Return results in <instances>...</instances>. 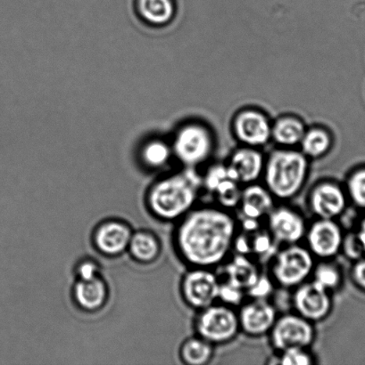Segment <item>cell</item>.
Instances as JSON below:
<instances>
[{"label":"cell","instance_id":"27","mask_svg":"<svg viewBox=\"0 0 365 365\" xmlns=\"http://www.w3.org/2000/svg\"><path fill=\"white\" fill-rule=\"evenodd\" d=\"M173 156L171 145L160 139H154L146 143L141 150L143 163L152 169L166 166Z\"/></svg>","mask_w":365,"mask_h":365},{"label":"cell","instance_id":"25","mask_svg":"<svg viewBox=\"0 0 365 365\" xmlns=\"http://www.w3.org/2000/svg\"><path fill=\"white\" fill-rule=\"evenodd\" d=\"M128 250L134 259L141 263H149L159 257L161 245L159 239L149 232L132 234Z\"/></svg>","mask_w":365,"mask_h":365},{"label":"cell","instance_id":"29","mask_svg":"<svg viewBox=\"0 0 365 365\" xmlns=\"http://www.w3.org/2000/svg\"><path fill=\"white\" fill-rule=\"evenodd\" d=\"M274 354V364L281 365H314L318 359L312 349L296 348Z\"/></svg>","mask_w":365,"mask_h":365},{"label":"cell","instance_id":"7","mask_svg":"<svg viewBox=\"0 0 365 365\" xmlns=\"http://www.w3.org/2000/svg\"><path fill=\"white\" fill-rule=\"evenodd\" d=\"M267 339L275 354L291 349H312L317 339L316 325L293 311L279 314Z\"/></svg>","mask_w":365,"mask_h":365},{"label":"cell","instance_id":"24","mask_svg":"<svg viewBox=\"0 0 365 365\" xmlns=\"http://www.w3.org/2000/svg\"><path fill=\"white\" fill-rule=\"evenodd\" d=\"M216 346L194 334L181 343L179 356L186 365H209L216 356Z\"/></svg>","mask_w":365,"mask_h":365},{"label":"cell","instance_id":"14","mask_svg":"<svg viewBox=\"0 0 365 365\" xmlns=\"http://www.w3.org/2000/svg\"><path fill=\"white\" fill-rule=\"evenodd\" d=\"M237 310L241 334L250 339L267 337L280 314L271 299L248 298Z\"/></svg>","mask_w":365,"mask_h":365},{"label":"cell","instance_id":"3","mask_svg":"<svg viewBox=\"0 0 365 365\" xmlns=\"http://www.w3.org/2000/svg\"><path fill=\"white\" fill-rule=\"evenodd\" d=\"M310 162L300 150H274L266 157L261 182L277 203L291 202L306 188L310 177Z\"/></svg>","mask_w":365,"mask_h":365},{"label":"cell","instance_id":"8","mask_svg":"<svg viewBox=\"0 0 365 365\" xmlns=\"http://www.w3.org/2000/svg\"><path fill=\"white\" fill-rule=\"evenodd\" d=\"M181 280V296L193 311L201 310L218 302L221 278L216 269L187 267Z\"/></svg>","mask_w":365,"mask_h":365},{"label":"cell","instance_id":"2","mask_svg":"<svg viewBox=\"0 0 365 365\" xmlns=\"http://www.w3.org/2000/svg\"><path fill=\"white\" fill-rule=\"evenodd\" d=\"M204 195L201 173L184 169L154 182L146 195L153 216L176 223L200 203Z\"/></svg>","mask_w":365,"mask_h":365},{"label":"cell","instance_id":"26","mask_svg":"<svg viewBox=\"0 0 365 365\" xmlns=\"http://www.w3.org/2000/svg\"><path fill=\"white\" fill-rule=\"evenodd\" d=\"M311 279L334 294L342 287L344 273L336 259L316 260Z\"/></svg>","mask_w":365,"mask_h":365},{"label":"cell","instance_id":"28","mask_svg":"<svg viewBox=\"0 0 365 365\" xmlns=\"http://www.w3.org/2000/svg\"><path fill=\"white\" fill-rule=\"evenodd\" d=\"M344 185L349 203L365 210V169L353 171L349 174Z\"/></svg>","mask_w":365,"mask_h":365},{"label":"cell","instance_id":"19","mask_svg":"<svg viewBox=\"0 0 365 365\" xmlns=\"http://www.w3.org/2000/svg\"><path fill=\"white\" fill-rule=\"evenodd\" d=\"M132 234L127 224L111 220L96 229L93 241L96 248L104 255L118 256L128 250Z\"/></svg>","mask_w":365,"mask_h":365},{"label":"cell","instance_id":"1","mask_svg":"<svg viewBox=\"0 0 365 365\" xmlns=\"http://www.w3.org/2000/svg\"><path fill=\"white\" fill-rule=\"evenodd\" d=\"M239 231L235 211L199 203L175 223V252L187 267L217 269L234 254Z\"/></svg>","mask_w":365,"mask_h":365},{"label":"cell","instance_id":"23","mask_svg":"<svg viewBox=\"0 0 365 365\" xmlns=\"http://www.w3.org/2000/svg\"><path fill=\"white\" fill-rule=\"evenodd\" d=\"M334 144L331 132L323 127L306 128L300 142V151L310 160H319L330 153Z\"/></svg>","mask_w":365,"mask_h":365},{"label":"cell","instance_id":"4","mask_svg":"<svg viewBox=\"0 0 365 365\" xmlns=\"http://www.w3.org/2000/svg\"><path fill=\"white\" fill-rule=\"evenodd\" d=\"M316 259L301 243L279 247L267 262V272L277 289L292 291L312 278Z\"/></svg>","mask_w":365,"mask_h":365},{"label":"cell","instance_id":"33","mask_svg":"<svg viewBox=\"0 0 365 365\" xmlns=\"http://www.w3.org/2000/svg\"><path fill=\"white\" fill-rule=\"evenodd\" d=\"M99 273V268L98 264L92 260H84L78 264L76 274L78 275V280L89 281L93 280L98 277Z\"/></svg>","mask_w":365,"mask_h":365},{"label":"cell","instance_id":"16","mask_svg":"<svg viewBox=\"0 0 365 365\" xmlns=\"http://www.w3.org/2000/svg\"><path fill=\"white\" fill-rule=\"evenodd\" d=\"M225 163L235 180L245 186L262 180L266 156L260 148L241 145L231 153Z\"/></svg>","mask_w":365,"mask_h":365},{"label":"cell","instance_id":"6","mask_svg":"<svg viewBox=\"0 0 365 365\" xmlns=\"http://www.w3.org/2000/svg\"><path fill=\"white\" fill-rule=\"evenodd\" d=\"M171 145L174 156L185 169L198 170L213 156L216 139L207 125L192 121L179 128Z\"/></svg>","mask_w":365,"mask_h":365},{"label":"cell","instance_id":"15","mask_svg":"<svg viewBox=\"0 0 365 365\" xmlns=\"http://www.w3.org/2000/svg\"><path fill=\"white\" fill-rule=\"evenodd\" d=\"M271 123L262 110L245 108L236 114L232 131L241 145L261 148L271 140Z\"/></svg>","mask_w":365,"mask_h":365},{"label":"cell","instance_id":"30","mask_svg":"<svg viewBox=\"0 0 365 365\" xmlns=\"http://www.w3.org/2000/svg\"><path fill=\"white\" fill-rule=\"evenodd\" d=\"M246 299V292L242 289L221 280L218 302L238 309Z\"/></svg>","mask_w":365,"mask_h":365},{"label":"cell","instance_id":"32","mask_svg":"<svg viewBox=\"0 0 365 365\" xmlns=\"http://www.w3.org/2000/svg\"><path fill=\"white\" fill-rule=\"evenodd\" d=\"M276 289L269 275L262 273L252 287L246 292V296L252 299H270Z\"/></svg>","mask_w":365,"mask_h":365},{"label":"cell","instance_id":"5","mask_svg":"<svg viewBox=\"0 0 365 365\" xmlns=\"http://www.w3.org/2000/svg\"><path fill=\"white\" fill-rule=\"evenodd\" d=\"M193 330L216 348L231 344L241 334L238 310L219 302L214 303L196 311Z\"/></svg>","mask_w":365,"mask_h":365},{"label":"cell","instance_id":"10","mask_svg":"<svg viewBox=\"0 0 365 365\" xmlns=\"http://www.w3.org/2000/svg\"><path fill=\"white\" fill-rule=\"evenodd\" d=\"M349 204L344 185L330 178L314 182L306 197V209L313 218L339 220Z\"/></svg>","mask_w":365,"mask_h":365},{"label":"cell","instance_id":"9","mask_svg":"<svg viewBox=\"0 0 365 365\" xmlns=\"http://www.w3.org/2000/svg\"><path fill=\"white\" fill-rule=\"evenodd\" d=\"M309 223L306 215L289 202L277 203L264 222L279 247L303 242Z\"/></svg>","mask_w":365,"mask_h":365},{"label":"cell","instance_id":"22","mask_svg":"<svg viewBox=\"0 0 365 365\" xmlns=\"http://www.w3.org/2000/svg\"><path fill=\"white\" fill-rule=\"evenodd\" d=\"M306 128L304 121L299 117H279L271 125V140L281 148H293L299 145Z\"/></svg>","mask_w":365,"mask_h":365},{"label":"cell","instance_id":"34","mask_svg":"<svg viewBox=\"0 0 365 365\" xmlns=\"http://www.w3.org/2000/svg\"><path fill=\"white\" fill-rule=\"evenodd\" d=\"M350 277L356 287L365 292V257L354 261Z\"/></svg>","mask_w":365,"mask_h":365},{"label":"cell","instance_id":"35","mask_svg":"<svg viewBox=\"0 0 365 365\" xmlns=\"http://www.w3.org/2000/svg\"><path fill=\"white\" fill-rule=\"evenodd\" d=\"M356 232L357 236H359L361 243H362L363 248L365 252V217L362 221L360 222L359 228H357V230Z\"/></svg>","mask_w":365,"mask_h":365},{"label":"cell","instance_id":"21","mask_svg":"<svg viewBox=\"0 0 365 365\" xmlns=\"http://www.w3.org/2000/svg\"><path fill=\"white\" fill-rule=\"evenodd\" d=\"M107 294V286L100 277L89 281L78 280L74 287L75 302L86 311L101 309L106 302Z\"/></svg>","mask_w":365,"mask_h":365},{"label":"cell","instance_id":"31","mask_svg":"<svg viewBox=\"0 0 365 365\" xmlns=\"http://www.w3.org/2000/svg\"><path fill=\"white\" fill-rule=\"evenodd\" d=\"M346 259L356 261L363 257L365 252L356 232H345L341 253Z\"/></svg>","mask_w":365,"mask_h":365},{"label":"cell","instance_id":"12","mask_svg":"<svg viewBox=\"0 0 365 365\" xmlns=\"http://www.w3.org/2000/svg\"><path fill=\"white\" fill-rule=\"evenodd\" d=\"M344 235L339 220L313 218L303 243L316 260L336 259L341 255Z\"/></svg>","mask_w":365,"mask_h":365},{"label":"cell","instance_id":"18","mask_svg":"<svg viewBox=\"0 0 365 365\" xmlns=\"http://www.w3.org/2000/svg\"><path fill=\"white\" fill-rule=\"evenodd\" d=\"M218 270L221 281L241 288L246 292L259 278L261 266L253 257L234 253Z\"/></svg>","mask_w":365,"mask_h":365},{"label":"cell","instance_id":"11","mask_svg":"<svg viewBox=\"0 0 365 365\" xmlns=\"http://www.w3.org/2000/svg\"><path fill=\"white\" fill-rule=\"evenodd\" d=\"M291 311L319 324L331 317L334 309V293L310 279L291 291Z\"/></svg>","mask_w":365,"mask_h":365},{"label":"cell","instance_id":"20","mask_svg":"<svg viewBox=\"0 0 365 365\" xmlns=\"http://www.w3.org/2000/svg\"><path fill=\"white\" fill-rule=\"evenodd\" d=\"M134 7L138 16L151 26H166L176 16L174 0H135Z\"/></svg>","mask_w":365,"mask_h":365},{"label":"cell","instance_id":"17","mask_svg":"<svg viewBox=\"0 0 365 365\" xmlns=\"http://www.w3.org/2000/svg\"><path fill=\"white\" fill-rule=\"evenodd\" d=\"M276 204V200L262 182H254L243 186L236 214L239 218L264 222Z\"/></svg>","mask_w":365,"mask_h":365},{"label":"cell","instance_id":"13","mask_svg":"<svg viewBox=\"0 0 365 365\" xmlns=\"http://www.w3.org/2000/svg\"><path fill=\"white\" fill-rule=\"evenodd\" d=\"M204 195H209L213 203L236 211L241 200L243 186L232 177L226 163L212 164L201 174Z\"/></svg>","mask_w":365,"mask_h":365}]
</instances>
